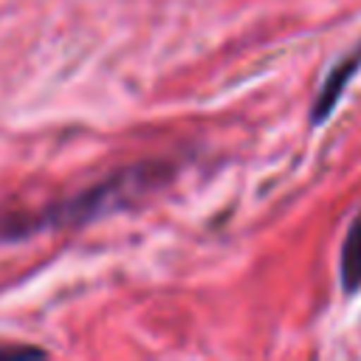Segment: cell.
Returning a JSON list of instances; mask_svg holds the SVG:
<instances>
[{
    "label": "cell",
    "instance_id": "cell-1",
    "mask_svg": "<svg viewBox=\"0 0 361 361\" xmlns=\"http://www.w3.org/2000/svg\"><path fill=\"white\" fill-rule=\"evenodd\" d=\"M158 175H161V164H141V166H130L96 186H87L85 192L73 195L71 200H62L56 206L48 209V214H39V217H8L0 223V234L3 237H25L37 228H45V223L51 226H82L104 212H113L118 200H130L133 195L130 192H138L144 186H152L158 183Z\"/></svg>",
    "mask_w": 361,
    "mask_h": 361
},
{
    "label": "cell",
    "instance_id": "cell-2",
    "mask_svg": "<svg viewBox=\"0 0 361 361\" xmlns=\"http://www.w3.org/2000/svg\"><path fill=\"white\" fill-rule=\"evenodd\" d=\"M358 65H361V51H358L353 59H344L338 68L330 71V76H327V82L322 85V93H319V99H316V104H313V124H319V121H324V118L330 116V110L336 107V102H338L344 85L350 82V76L355 73Z\"/></svg>",
    "mask_w": 361,
    "mask_h": 361
},
{
    "label": "cell",
    "instance_id": "cell-3",
    "mask_svg": "<svg viewBox=\"0 0 361 361\" xmlns=\"http://www.w3.org/2000/svg\"><path fill=\"white\" fill-rule=\"evenodd\" d=\"M341 288L347 293L361 288V217H355L341 245Z\"/></svg>",
    "mask_w": 361,
    "mask_h": 361
},
{
    "label": "cell",
    "instance_id": "cell-4",
    "mask_svg": "<svg viewBox=\"0 0 361 361\" xmlns=\"http://www.w3.org/2000/svg\"><path fill=\"white\" fill-rule=\"evenodd\" d=\"M0 353H42L37 347H0Z\"/></svg>",
    "mask_w": 361,
    "mask_h": 361
}]
</instances>
